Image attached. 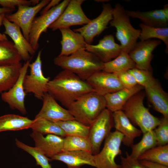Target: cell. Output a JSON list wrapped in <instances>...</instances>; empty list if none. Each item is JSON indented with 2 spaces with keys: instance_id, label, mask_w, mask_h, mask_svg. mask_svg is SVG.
Wrapping results in <instances>:
<instances>
[{
  "instance_id": "1",
  "label": "cell",
  "mask_w": 168,
  "mask_h": 168,
  "mask_svg": "<svg viewBox=\"0 0 168 168\" xmlns=\"http://www.w3.org/2000/svg\"><path fill=\"white\" fill-rule=\"evenodd\" d=\"M47 88L48 93L67 108L81 96L94 91L86 80L64 70L50 80Z\"/></svg>"
},
{
  "instance_id": "2",
  "label": "cell",
  "mask_w": 168,
  "mask_h": 168,
  "mask_svg": "<svg viewBox=\"0 0 168 168\" xmlns=\"http://www.w3.org/2000/svg\"><path fill=\"white\" fill-rule=\"evenodd\" d=\"M54 62L63 70L74 73L85 80L93 74L102 71L104 64L95 55L85 49L67 56L58 55L54 58Z\"/></svg>"
},
{
  "instance_id": "3",
  "label": "cell",
  "mask_w": 168,
  "mask_h": 168,
  "mask_svg": "<svg viewBox=\"0 0 168 168\" xmlns=\"http://www.w3.org/2000/svg\"><path fill=\"white\" fill-rule=\"evenodd\" d=\"M106 108L104 96L92 91L80 97L67 109L76 120L90 126Z\"/></svg>"
},
{
  "instance_id": "4",
  "label": "cell",
  "mask_w": 168,
  "mask_h": 168,
  "mask_svg": "<svg viewBox=\"0 0 168 168\" xmlns=\"http://www.w3.org/2000/svg\"><path fill=\"white\" fill-rule=\"evenodd\" d=\"M109 23L111 26L116 28V37L122 50L128 53L137 43L141 29L133 27L124 7L119 3L113 8V18Z\"/></svg>"
},
{
  "instance_id": "5",
  "label": "cell",
  "mask_w": 168,
  "mask_h": 168,
  "mask_svg": "<svg viewBox=\"0 0 168 168\" xmlns=\"http://www.w3.org/2000/svg\"><path fill=\"white\" fill-rule=\"evenodd\" d=\"M144 94L140 92L133 96L123 107L122 110L132 123L138 126L142 133L154 130L160 119L154 116L143 104Z\"/></svg>"
},
{
  "instance_id": "6",
  "label": "cell",
  "mask_w": 168,
  "mask_h": 168,
  "mask_svg": "<svg viewBox=\"0 0 168 168\" xmlns=\"http://www.w3.org/2000/svg\"><path fill=\"white\" fill-rule=\"evenodd\" d=\"M42 50L39 51L35 60L30 63V73L24 78L23 86L26 94L32 93L37 99L42 100L44 95L48 92L47 85L49 77L43 75L41 59Z\"/></svg>"
},
{
  "instance_id": "7",
  "label": "cell",
  "mask_w": 168,
  "mask_h": 168,
  "mask_svg": "<svg viewBox=\"0 0 168 168\" xmlns=\"http://www.w3.org/2000/svg\"><path fill=\"white\" fill-rule=\"evenodd\" d=\"M123 137L122 133L116 130L110 133L105 139L101 151L94 155L95 167L118 168L115 159L122 153L120 146Z\"/></svg>"
},
{
  "instance_id": "8",
  "label": "cell",
  "mask_w": 168,
  "mask_h": 168,
  "mask_svg": "<svg viewBox=\"0 0 168 168\" xmlns=\"http://www.w3.org/2000/svg\"><path fill=\"white\" fill-rule=\"evenodd\" d=\"M70 0H64L45 13L34 18L30 30L29 42L36 51L39 48V40L43 32L60 16L64 11Z\"/></svg>"
},
{
  "instance_id": "9",
  "label": "cell",
  "mask_w": 168,
  "mask_h": 168,
  "mask_svg": "<svg viewBox=\"0 0 168 168\" xmlns=\"http://www.w3.org/2000/svg\"><path fill=\"white\" fill-rule=\"evenodd\" d=\"M114 127L112 113L106 108L90 126L88 138L93 155L100 152L101 144Z\"/></svg>"
},
{
  "instance_id": "10",
  "label": "cell",
  "mask_w": 168,
  "mask_h": 168,
  "mask_svg": "<svg viewBox=\"0 0 168 168\" xmlns=\"http://www.w3.org/2000/svg\"><path fill=\"white\" fill-rule=\"evenodd\" d=\"M83 0H71L58 18L49 27L53 31L74 25H86L91 20L83 12L82 5Z\"/></svg>"
},
{
  "instance_id": "11",
  "label": "cell",
  "mask_w": 168,
  "mask_h": 168,
  "mask_svg": "<svg viewBox=\"0 0 168 168\" xmlns=\"http://www.w3.org/2000/svg\"><path fill=\"white\" fill-rule=\"evenodd\" d=\"M50 1L43 0L35 6H19L17 7V10L16 12L6 14L5 17L20 27L23 35L29 41L30 30L35 16Z\"/></svg>"
},
{
  "instance_id": "12",
  "label": "cell",
  "mask_w": 168,
  "mask_h": 168,
  "mask_svg": "<svg viewBox=\"0 0 168 168\" xmlns=\"http://www.w3.org/2000/svg\"><path fill=\"white\" fill-rule=\"evenodd\" d=\"M113 9L110 4H103L102 11L98 17L83 26L74 29L73 31L80 33L86 43L91 44L96 36L108 28V24L113 18Z\"/></svg>"
},
{
  "instance_id": "13",
  "label": "cell",
  "mask_w": 168,
  "mask_h": 168,
  "mask_svg": "<svg viewBox=\"0 0 168 168\" xmlns=\"http://www.w3.org/2000/svg\"><path fill=\"white\" fill-rule=\"evenodd\" d=\"M31 59L26 62L22 66L19 78L14 85L8 91L1 94L2 100L7 103L10 108L17 110L23 114L27 113L25 105L26 93L23 86V81L26 74Z\"/></svg>"
},
{
  "instance_id": "14",
  "label": "cell",
  "mask_w": 168,
  "mask_h": 168,
  "mask_svg": "<svg viewBox=\"0 0 168 168\" xmlns=\"http://www.w3.org/2000/svg\"><path fill=\"white\" fill-rule=\"evenodd\" d=\"M161 43L160 40L151 39L137 42L128 53L135 64L136 68L151 71V62L153 56V52Z\"/></svg>"
},
{
  "instance_id": "15",
  "label": "cell",
  "mask_w": 168,
  "mask_h": 168,
  "mask_svg": "<svg viewBox=\"0 0 168 168\" xmlns=\"http://www.w3.org/2000/svg\"><path fill=\"white\" fill-rule=\"evenodd\" d=\"M86 81L94 92L104 96L124 88L115 73L103 70L93 74Z\"/></svg>"
},
{
  "instance_id": "16",
  "label": "cell",
  "mask_w": 168,
  "mask_h": 168,
  "mask_svg": "<svg viewBox=\"0 0 168 168\" xmlns=\"http://www.w3.org/2000/svg\"><path fill=\"white\" fill-rule=\"evenodd\" d=\"M42 100V107L35 119L43 118L54 122L75 119L68 109L60 105L48 92L44 95Z\"/></svg>"
},
{
  "instance_id": "17",
  "label": "cell",
  "mask_w": 168,
  "mask_h": 168,
  "mask_svg": "<svg viewBox=\"0 0 168 168\" xmlns=\"http://www.w3.org/2000/svg\"><path fill=\"white\" fill-rule=\"evenodd\" d=\"M85 50L95 55L103 63L112 60L122 50L120 44L116 43L113 35L104 36L96 45L86 44Z\"/></svg>"
},
{
  "instance_id": "18",
  "label": "cell",
  "mask_w": 168,
  "mask_h": 168,
  "mask_svg": "<svg viewBox=\"0 0 168 168\" xmlns=\"http://www.w3.org/2000/svg\"><path fill=\"white\" fill-rule=\"evenodd\" d=\"M2 25L5 28L4 34L8 35L12 39L22 60L26 62L31 59L30 55H34L36 51L25 37L20 27L9 21L5 17Z\"/></svg>"
},
{
  "instance_id": "19",
  "label": "cell",
  "mask_w": 168,
  "mask_h": 168,
  "mask_svg": "<svg viewBox=\"0 0 168 168\" xmlns=\"http://www.w3.org/2000/svg\"><path fill=\"white\" fill-rule=\"evenodd\" d=\"M30 135L35 142V147L50 159L63 150L64 138L63 137L52 134L44 137L34 132Z\"/></svg>"
},
{
  "instance_id": "20",
  "label": "cell",
  "mask_w": 168,
  "mask_h": 168,
  "mask_svg": "<svg viewBox=\"0 0 168 168\" xmlns=\"http://www.w3.org/2000/svg\"><path fill=\"white\" fill-rule=\"evenodd\" d=\"M112 114L115 130L124 136L122 142L125 146L131 147L134 139L140 137L142 132L135 127L122 110L114 112Z\"/></svg>"
},
{
  "instance_id": "21",
  "label": "cell",
  "mask_w": 168,
  "mask_h": 168,
  "mask_svg": "<svg viewBox=\"0 0 168 168\" xmlns=\"http://www.w3.org/2000/svg\"><path fill=\"white\" fill-rule=\"evenodd\" d=\"M50 160V161H61L65 164L68 168H80L84 165L95 167L94 155L83 151H63Z\"/></svg>"
},
{
  "instance_id": "22",
  "label": "cell",
  "mask_w": 168,
  "mask_h": 168,
  "mask_svg": "<svg viewBox=\"0 0 168 168\" xmlns=\"http://www.w3.org/2000/svg\"><path fill=\"white\" fill-rule=\"evenodd\" d=\"M144 89L154 109L168 118V96L159 83L154 78Z\"/></svg>"
},
{
  "instance_id": "23",
  "label": "cell",
  "mask_w": 168,
  "mask_h": 168,
  "mask_svg": "<svg viewBox=\"0 0 168 168\" xmlns=\"http://www.w3.org/2000/svg\"><path fill=\"white\" fill-rule=\"evenodd\" d=\"M143 89L142 86L138 84L131 88H124L105 95L106 108L112 113L122 110L129 99Z\"/></svg>"
},
{
  "instance_id": "24",
  "label": "cell",
  "mask_w": 168,
  "mask_h": 168,
  "mask_svg": "<svg viewBox=\"0 0 168 168\" xmlns=\"http://www.w3.org/2000/svg\"><path fill=\"white\" fill-rule=\"evenodd\" d=\"M59 30L62 35L61 49L59 55L67 56L79 50L85 49L86 43L80 33L74 32L70 28Z\"/></svg>"
},
{
  "instance_id": "25",
  "label": "cell",
  "mask_w": 168,
  "mask_h": 168,
  "mask_svg": "<svg viewBox=\"0 0 168 168\" xmlns=\"http://www.w3.org/2000/svg\"><path fill=\"white\" fill-rule=\"evenodd\" d=\"M130 17L139 19L144 24L156 27H166L168 26V18L163 9L147 11L126 10Z\"/></svg>"
},
{
  "instance_id": "26",
  "label": "cell",
  "mask_w": 168,
  "mask_h": 168,
  "mask_svg": "<svg viewBox=\"0 0 168 168\" xmlns=\"http://www.w3.org/2000/svg\"><path fill=\"white\" fill-rule=\"evenodd\" d=\"M22 65L21 62L0 66V93L9 90L18 80Z\"/></svg>"
},
{
  "instance_id": "27",
  "label": "cell",
  "mask_w": 168,
  "mask_h": 168,
  "mask_svg": "<svg viewBox=\"0 0 168 168\" xmlns=\"http://www.w3.org/2000/svg\"><path fill=\"white\" fill-rule=\"evenodd\" d=\"M33 122V120L18 115H4L0 117V132L30 128Z\"/></svg>"
},
{
  "instance_id": "28",
  "label": "cell",
  "mask_w": 168,
  "mask_h": 168,
  "mask_svg": "<svg viewBox=\"0 0 168 168\" xmlns=\"http://www.w3.org/2000/svg\"><path fill=\"white\" fill-rule=\"evenodd\" d=\"M136 68L134 62L130 58L128 53L122 50L119 54L112 60L104 63L103 71L117 73L128 71Z\"/></svg>"
},
{
  "instance_id": "29",
  "label": "cell",
  "mask_w": 168,
  "mask_h": 168,
  "mask_svg": "<svg viewBox=\"0 0 168 168\" xmlns=\"http://www.w3.org/2000/svg\"><path fill=\"white\" fill-rule=\"evenodd\" d=\"M21 60L13 42L8 40L0 41V66L17 64Z\"/></svg>"
},
{
  "instance_id": "30",
  "label": "cell",
  "mask_w": 168,
  "mask_h": 168,
  "mask_svg": "<svg viewBox=\"0 0 168 168\" xmlns=\"http://www.w3.org/2000/svg\"><path fill=\"white\" fill-rule=\"evenodd\" d=\"M33 131L43 135L54 134L62 137L67 135L55 123L43 118L35 119L30 127Z\"/></svg>"
},
{
  "instance_id": "31",
  "label": "cell",
  "mask_w": 168,
  "mask_h": 168,
  "mask_svg": "<svg viewBox=\"0 0 168 168\" xmlns=\"http://www.w3.org/2000/svg\"><path fill=\"white\" fill-rule=\"evenodd\" d=\"M139 26L141 32L139 37L140 41L156 38L162 41L166 46L165 52H168V27H156L146 25L141 23Z\"/></svg>"
},
{
  "instance_id": "32",
  "label": "cell",
  "mask_w": 168,
  "mask_h": 168,
  "mask_svg": "<svg viewBox=\"0 0 168 168\" xmlns=\"http://www.w3.org/2000/svg\"><path fill=\"white\" fill-rule=\"evenodd\" d=\"M141 141L136 144H133L131 147V152L130 156L138 159L139 156L149 149L157 146V141L154 130L143 133Z\"/></svg>"
},
{
  "instance_id": "33",
  "label": "cell",
  "mask_w": 168,
  "mask_h": 168,
  "mask_svg": "<svg viewBox=\"0 0 168 168\" xmlns=\"http://www.w3.org/2000/svg\"><path fill=\"white\" fill-rule=\"evenodd\" d=\"M138 160H146L168 166V144L155 147L140 155Z\"/></svg>"
},
{
  "instance_id": "34",
  "label": "cell",
  "mask_w": 168,
  "mask_h": 168,
  "mask_svg": "<svg viewBox=\"0 0 168 168\" xmlns=\"http://www.w3.org/2000/svg\"><path fill=\"white\" fill-rule=\"evenodd\" d=\"M55 123L67 136H78L87 138L90 126L85 125L75 119L58 121Z\"/></svg>"
},
{
  "instance_id": "35",
  "label": "cell",
  "mask_w": 168,
  "mask_h": 168,
  "mask_svg": "<svg viewBox=\"0 0 168 168\" xmlns=\"http://www.w3.org/2000/svg\"><path fill=\"white\" fill-rule=\"evenodd\" d=\"M75 150L85 151L91 153V146L88 138L78 136L65 137L63 151Z\"/></svg>"
},
{
  "instance_id": "36",
  "label": "cell",
  "mask_w": 168,
  "mask_h": 168,
  "mask_svg": "<svg viewBox=\"0 0 168 168\" xmlns=\"http://www.w3.org/2000/svg\"><path fill=\"white\" fill-rule=\"evenodd\" d=\"M15 142L18 147L27 152L35 158L37 165L40 166L42 168H52L49 163L50 159L46 156L37 148L27 145L17 139H15Z\"/></svg>"
},
{
  "instance_id": "37",
  "label": "cell",
  "mask_w": 168,
  "mask_h": 168,
  "mask_svg": "<svg viewBox=\"0 0 168 168\" xmlns=\"http://www.w3.org/2000/svg\"><path fill=\"white\" fill-rule=\"evenodd\" d=\"M157 141V146H163L168 143V118L160 119L158 126L154 130Z\"/></svg>"
},
{
  "instance_id": "38",
  "label": "cell",
  "mask_w": 168,
  "mask_h": 168,
  "mask_svg": "<svg viewBox=\"0 0 168 168\" xmlns=\"http://www.w3.org/2000/svg\"><path fill=\"white\" fill-rule=\"evenodd\" d=\"M128 71L133 76L137 84L143 88L154 78L150 71L135 68Z\"/></svg>"
},
{
  "instance_id": "39",
  "label": "cell",
  "mask_w": 168,
  "mask_h": 168,
  "mask_svg": "<svg viewBox=\"0 0 168 168\" xmlns=\"http://www.w3.org/2000/svg\"><path fill=\"white\" fill-rule=\"evenodd\" d=\"M121 161L118 165V168H147L138 159L131 157L127 152H126V156L120 157Z\"/></svg>"
},
{
  "instance_id": "40",
  "label": "cell",
  "mask_w": 168,
  "mask_h": 168,
  "mask_svg": "<svg viewBox=\"0 0 168 168\" xmlns=\"http://www.w3.org/2000/svg\"><path fill=\"white\" fill-rule=\"evenodd\" d=\"M114 73L124 88H131L138 84L134 77L128 71Z\"/></svg>"
},
{
  "instance_id": "41",
  "label": "cell",
  "mask_w": 168,
  "mask_h": 168,
  "mask_svg": "<svg viewBox=\"0 0 168 168\" xmlns=\"http://www.w3.org/2000/svg\"><path fill=\"white\" fill-rule=\"evenodd\" d=\"M0 5L2 7L14 10L16 7L21 5L30 6V0H0Z\"/></svg>"
},
{
  "instance_id": "42",
  "label": "cell",
  "mask_w": 168,
  "mask_h": 168,
  "mask_svg": "<svg viewBox=\"0 0 168 168\" xmlns=\"http://www.w3.org/2000/svg\"><path fill=\"white\" fill-rule=\"evenodd\" d=\"M141 163L147 168H168V166L146 160H142Z\"/></svg>"
},
{
  "instance_id": "43",
  "label": "cell",
  "mask_w": 168,
  "mask_h": 168,
  "mask_svg": "<svg viewBox=\"0 0 168 168\" xmlns=\"http://www.w3.org/2000/svg\"><path fill=\"white\" fill-rule=\"evenodd\" d=\"M60 1V0H52L50 1L49 3L40 11V15L45 13L53 7L58 5L59 4Z\"/></svg>"
},
{
  "instance_id": "44",
  "label": "cell",
  "mask_w": 168,
  "mask_h": 168,
  "mask_svg": "<svg viewBox=\"0 0 168 168\" xmlns=\"http://www.w3.org/2000/svg\"><path fill=\"white\" fill-rule=\"evenodd\" d=\"M5 14H2L0 15V27L2 25V22L4 18L5 17ZM7 38L4 34H2L0 33V41L8 40Z\"/></svg>"
},
{
  "instance_id": "45",
  "label": "cell",
  "mask_w": 168,
  "mask_h": 168,
  "mask_svg": "<svg viewBox=\"0 0 168 168\" xmlns=\"http://www.w3.org/2000/svg\"><path fill=\"white\" fill-rule=\"evenodd\" d=\"M14 10L4 7H0V15L4 14H9L13 11Z\"/></svg>"
},
{
  "instance_id": "46",
  "label": "cell",
  "mask_w": 168,
  "mask_h": 168,
  "mask_svg": "<svg viewBox=\"0 0 168 168\" xmlns=\"http://www.w3.org/2000/svg\"><path fill=\"white\" fill-rule=\"evenodd\" d=\"M165 15L166 17L168 18V4H166L164 6V7L163 8Z\"/></svg>"
},
{
  "instance_id": "47",
  "label": "cell",
  "mask_w": 168,
  "mask_h": 168,
  "mask_svg": "<svg viewBox=\"0 0 168 168\" xmlns=\"http://www.w3.org/2000/svg\"><path fill=\"white\" fill-rule=\"evenodd\" d=\"M40 1L39 0H30L31 5L35 6L39 4L40 2Z\"/></svg>"
},
{
  "instance_id": "48",
  "label": "cell",
  "mask_w": 168,
  "mask_h": 168,
  "mask_svg": "<svg viewBox=\"0 0 168 168\" xmlns=\"http://www.w3.org/2000/svg\"><path fill=\"white\" fill-rule=\"evenodd\" d=\"M96 2H107V0H95Z\"/></svg>"
}]
</instances>
